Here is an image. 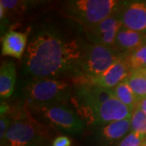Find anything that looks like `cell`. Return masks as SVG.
Masks as SVG:
<instances>
[{
  "label": "cell",
  "instance_id": "44dd1931",
  "mask_svg": "<svg viewBox=\"0 0 146 146\" xmlns=\"http://www.w3.org/2000/svg\"><path fill=\"white\" fill-rule=\"evenodd\" d=\"M11 123H12V121L11 120L10 117L7 116V114L1 115V117H0V140H1V142L4 140L7 131L10 127Z\"/></svg>",
  "mask_w": 146,
  "mask_h": 146
},
{
  "label": "cell",
  "instance_id": "d6986e66",
  "mask_svg": "<svg viewBox=\"0 0 146 146\" xmlns=\"http://www.w3.org/2000/svg\"><path fill=\"white\" fill-rule=\"evenodd\" d=\"M131 131L146 136V114L137 106L131 113Z\"/></svg>",
  "mask_w": 146,
  "mask_h": 146
},
{
  "label": "cell",
  "instance_id": "f546056e",
  "mask_svg": "<svg viewBox=\"0 0 146 146\" xmlns=\"http://www.w3.org/2000/svg\"><path fill=\"white\" fill-rule=\"evenodd\" d=\"M145 34H146V33H145Z\"/></svg>",
  "mask_w": 146,
  "mask_h": 146
},
{
  "label": "cell",
  "instance_id": "9c48e42d",
  "mask_svg": "<svg viewBox=\"0 0 146 146\" xmlns=\"http://www.w3.org/2000/svg\"><path fill=\"white\" fill-rule=\"evenodd\" d=\"M115 97L113 89H105L91 84H76V100L81 115Z\"/></svg>",
  "mask_w": 146,
  "mask_h": 146
},
{
  "label": "cell",
  "instance_id": "ffe728a7",
  "mask_svg": "<svg viewBox=\"0 0 146 146\" xmlns=\"http://www.w3.org/2000/svg\"><path fill=\"white\" fill-rule=\"evenodd\" d=\"M146 141V136L140 135L131 131L127 136L120 141L118 146H141Z\"/></svg>",
  "mask_w": 146,
  "mask_h": 146
},
{
  "label": "cell",
  "instance_id": "30bf717a",
  "mask_svg": "<svg viewBox=\"0 0 146 146\" xmlns=\"http://www.w3.org/2000/svg\"><path fill=\"white\" fill-rule=\"evenodd\" d=\"M130 72L125 53L102 74L94 78L76 81L75 84H91L105 89H113L128 76Z\"/></svg>",
  "mask_w": 146,
  "mask_h": 146
},
{
  "label": "cell",
  "instance_id": "5bb4252c",
  "mask_svg": "<svg viewBox=\"0 0 146 146\" xmlns=\"http://www.w3.org/2000/svg\"><path fill=\"white\" fill-rule=\"evenodd\" d=\"M16 71L15 64L11 61L3 63L0 68V97L6 99L12 95L16 84Z\"/></svg>",
  "mask_w": 146,
  "mask_h": 146
},
{
  "label": "cell",
  "instance_id": "484cf974",
  "mask_svg": "<svg viewBox=\"0 0 146 146\" xmlns=\"http://www.w3.org/2000/svg\"><path fill=\"white\" fill-rule=\"evenodd\" d=\"M143 3H144V4H145V6L146 7V1H143Z\"/></svg>",
  "mask_w": 146,
  "mask_h": 146
},
{
  "label": "cell",
  "instance_id": "5b68a950",
  "mask_svg": "<svg viewBox=\"0 0 146 146\" xmlns=\"http://www.w3.org/2000/svg\"><path fill=\"white\" fill-rule=\"evenodd\" d=\"M44 139L45 133L36 123L18 119L12 121L1 146H41Z\"/></svg>",
  "mask_w": 146,
  "mask_h": 146
},
{
  "label": "cell",
  "instance_id": "6da1fadb",
  "mask_svg": "<svg viewBox=\"0 0 146 146\" xmlns=\"http://www.w3.org/2000/svg\"><path fill=\"white\" fill-rule=\"evenodd\" d=\"M85 44L76 38L62 35L54 29L34 34L29 42L25 58L26 72L36 78L68 76H80V67Z\"/></svg>",
  "mask_w": 146,
  "mask_h": 146
},
{
  "label": "cell",
  "instance_id": "8fae6325",
  "mask_svg": "<svg viewBox=\"0 0 146 146\" xmlns=\"http://www.w3.org/2000/svg\"><path fill=\"white\" fill-rule=\"evenodd\" d=\"M123 26L132 31L146 33V7L143 2H133L119 9Z\"/></svg>",
  "mask_w": 146,
  "mask_h": 146
},
{
  "label": "cell",
  "instance_id": "cb8c5ba5",
  "mask_svg": "<svg viewBox=\"0 0 146 146\" xmlns=\"http://www.w3.org/2000/svg\"><path fill=\"white\" fill-rule=\"evenodd\" d=\"M137 106H139L145 113L146 114V98H144L140 101L137 104Z\"/></svg>",
  "mask_w": 146,
  "mask_h": 146
},
{
  "label": "cell",
  "instance_id": "7a4b0ae2",
  "mask_svg": "<svg viewBox=\"0 0 146 146\" xmlns=\"http://www.w3.org/2000/svg\"><path fill=\"white\" fill-rule=\"evenodd\" d=\"M72 87L63 80L36 78L25 88V95L33 107L63 105L71 97Z\"/></svg>",
  "mask_w": 146,
  "mask_h": 146
},
{
  "label": "cell",
  "instance_id": "3957f363",
  "mask_svg": "<svg viewBox=\"0 0 146 146\" xmlns=\"http://www.w3.org/2000/svg\"><path fill=\"white\" fill-rule=\"evenodd\" d=\"M116 0H76L68 2L65 7L68 17L83 25L94 26L116 12L119 6Z\"/></svg>",
  "mask_w": 146,
  "mask_h": 146
},
{
  "label": "cell",
  "instance_id": "9a60e30c",
  "mask_svg": "<svg viewBox=\"0 0 146 146\" xmlns=\"http://www.w3.org/2000/svg\"><path fill=\"white\" fill-rule=\"evenodd\" d=\"M129 130H131V119H125L106 124L100 133L105 141L111 143L121 139Z\"/></svg>",
  "mask_w": 146,
  "mask_h": 146
},
{
  "label": "cell",
  "instance_id": "2e32d148",
  "mask_svg": "<svg viewBox=\"0 0 146 146\" xmlns=\"http://www.w3.org/2000/svg\"><path fill=\"white\" fill-rule=\"evenodd\" d=\"M126 80L138 102L146 98V76L143 70H131Z\"/></svg>",
  "mask_w": 146,
  "mask_h": 146
},
{
  "label": "cell",
  "instance_id": "7c38bea8",
  "mask_svg": "<svg viewBox=\"0 0 146 146\" xmlns=\"http://www.w3.org/2000/svg\"><path fill=\"white\" fill-rule=\"evenodd\" d=\"M28 34L22 32L10 30L2 40V54L20 59L27 48Z\"/></svg>",
  "mask_w": 146,
  "mask_h": 146
},
{
  "label": "cell",
  "instance_id": "83f0119b",
  "mask_svg": "<svg viewBox=\"0 0 146 146\" xmlns=\"http://www.w3.org/2000/svg\"><path fill=\"white\" fill-rule=\"evenodd\" d=\"M41 146H48V145H46V144H43V145H41Z\"/></svg>",
  "mask_w": 146,
  "mask_h": 146
},
{
  "label": "cell",
  "instance_id": "603a6c76",
  "mask_svg": "<svg viewBox=\"0 0 146 146\" xmlns=\"http://www.w3.org/2000/svg\"><path fill=\"white\" fill-rule=\"evenodd\" d=\"M0 4L7 11L15 8L16 6L19 4V2L18 1H11V0H1Z\"/></svg>",
  "mask_w": 146,
  "mask_h": 146
},
{
  "label": "cell",
  "instance_id": "d4e9b609",
  "mask_svg": "<svg viewBox=\"0 0 146 146\" xmlns=\"http://www.w3.org/2000/svg\"><path fill=\"white\" fill-rule=\"evenodd\" d=\"M141 146H146V141H145L144 143H143V145H141Z\"/></svg>",
  "mask_w": 146,
  "mask_h": 146
},
{
  "label": "cell",
  "instance_id": "ac0fdd59",
  "mask_svg": "<svg viewBox=\"0 0 146 146\" xmlns=\"http://www.w3.org/2000/svg\"><path fill=\"white\" fill-rule=\"evenodd\" d=\"M128 65L131 70L146 69V42L129 53H126Z\"/></svg>",
  "mask_w": 146,
  "mask_h": 146
},
{
  "label": "cell",
  "instance_id": "8992f818",
  "mask_svg": "<svg viewBox=\"0 0 146 146\" xmlns=\"http://www.w3.org/2000/svg\"><path fill=\"white\" fill-rule=\"evenodd\" d=\"M35 108L52 125L61 130L72 134H78L84 128V120L72 110L63 105L38 106Z\"/></svg>",
  "mask_w": 146,
  "mask_h": 146
},
{
  "label": "cell",
  "instance_id": "4fadbf2b",
  "mask_svg": "<svg viewBox=\"0 0 146 146\" xmlns=\"http://www.w3.org/2000/svg\"><path fill=\"white\" fill-rule=\"evenodd\" d=\"M145 33L132 31L123 26L118 32L115 49L121 54L129 53L145 44Z\"/></svg>",
  "mask_w": 146,
  "mask_h": 146
},
{
  "label": "cell",
  "instance_id": "f1b7e54d",
  "mask_svg": "<svg viewBox=\"0 0 146 146\" xmlns=\"http://www.w3.org/2000/svg\"><path fill=\"white\" fill-rule=\"evenodd\" d=\"M145 35H146V34H145ZM145 42H146V39H145Z\"/></svg>",
  "mask_w": 146,
  "mask_h": 146
},
{
  "label": "cell",
  "instance_id": "e0dca14e",
  "mask_svg": "<svg viewBox=\"0 0 146 146\" xmlns=\"http://www.w3.org/2000/svg\"><path fill=\"white\" fill-rule=\"evenodd\" d=\"M113 92L115 98L127 106L132 113L138 104V100L136 99L126 79L113 89Z\"/></svg>",
  "mask_w": 146,
  "mask_h": 146
},
{
  "label": "cell",
  "instance_id": "4316f807",
  "mask_svg": "<svg viewBox=\"0 0 146 146\" xmlns=\"http://www.w3.org/2000/svg\"><path fill=\"white\" fill-rule=\"evenodd\" d=\"M144 71V72H145V76H146V69H145V70H143Z\"/></svg>",
  "mask_w": 146,
  "mask_h": 146
},
{
  "label": "cell",
  "instance_id": "7402d4cb",
  "mask_svg": "<svg viewBox=\"0 0 146 146\" xmlns=\"http://www.w3.org/2000/svg\"><path fill=\"white\" fill-rule=\"evenodd\" d=\"M52 146H71V140L68 136H58L54 140Z\"/></svg>",
  "mask_w": 146,
  "mask_h": 146
},
{
  "label": "cell",
  "instance_id": "52a82bcc",
  "mask_svg": "<svg viewBox=\"0 0 146 146\" xmlns=\"http://www.w3.org/2000/svg\"><path fill=\"white\" fill-rule=\"evenodd\" d=\"M82 115L93 124H107L115 121L131 119V111L127 106L113 97Z\"/></svg>",
  "mask_w": 146,
  "mask_h": 146
},
{
  "label": "cell",
  "instance_id": "277c9868",
  "mask_svg": "<svg viewBox=\"0 0 146 146\" xmlns=\"http://www.w3.org/2000/svg\"><path fill=\"white\" fill-rule=\"evenodd\" d=\"M123 55L114 48L97 44H85L80 67V76L75 82L94 78L106 72Z\"/></svg>",
  "mask_w": 146,
  "mask_h": 146
},
{
  "label": "cell",
  "instance_id": "ba28073f",
  "mask_svg": "<svg viewBox=\"0 0 146 146\" xmlns=\"http://www.w3.org/2000/svg\"><path fill=\"white\" fill-rule=\"evenodd\" d=\"M123 27L120 19L119 9L104 21L94 26L85 28L86 36L92 44L101 45L115 49L118 32Z\"/></svg>",
  "mask_w": 146,
  "mask_h": 146
}]
</instances>
